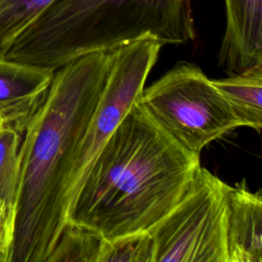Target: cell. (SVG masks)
<instances>
[{"mask_svg":"<svg viewBox=\"0 0 262 262\" xmlns=\"http://www.w3.org/2000/svg\"><path fill=\"white\" fill-rule=\"evenodd\" d=\"M117 48L83 55L55 70L45 99L21 134V175L10 262H46L68 222L66 184Z\"/></svg>","mask_w":262,"mask_h":262,"instance_id":"cell-1","label":"cell"},{"mask_svg":"<svg viewBox=\"0 0 262 262\" xmlns=\"http://www.w3.org/2000/svg\"><path fill=\"white\" fill-rule=\"evenodd\" d=\"M200 156L172 139L139 98L91 164L68 215L105 239L146 232L188 189Z\"/></svg>","mask_w":262,"mask_h":262,"instance_id":"cell-2","label":"cell"},{"mask_svg":"<svg viewBox=\"0 0 262 262\" xmlns=\"http://www.w3.org/2000/svg\"><path fill=\"white\" fill-rule=\"evenodd\" d=\"M143 37L163 45L193 40L191 0H55L4 57L55 71Z\"/></svg>","mask_w":262,"mask_h":262,"instance_id":"cell-3","label":"cell"},{"mask_svg":"<svg viewBox=\"0 0 262 262\" xmlns=\"http://www.w3.org/2000/svg\"><path fill=\"white\" fill-rule=\"evenodd\" d=\"M139 100L172 139L196 156L239 126L227 99L194 64L175 66L143 89Z\"/></svg>","mask_w":262,"mask_h":262,"instance_id":"cell-4","label":"cell"},{"mask_svg":"<svg viewBox=\"0 0 262 262\" xmlns=\"http://www.w3.org/2000/svg\"><path fill=\"white\" fill-rule=\"evenodd\" d=\"M228 190L200 167L181 200L148 230L155 262H227Z\"/></svg>","mask_w":262,"mask_h":262,"instance_id":"cell-5","label":"cell"},{"mask_svg":"<svg viewBox=\"0 0 262 262\" xmlns=\"http://www.w3.org/2000/svg\"><path fill=\"white\" fill-rule=\"evenodd\" d=\"M162 46L163 44L155 38L143 37L117 48L106 85L72 163L63 193L67 221L91 164L130 107L140 97Z\"/></svg>","mask_w":262,"mask_h":262,"instance_id":"cell-6","label":"cell"},{"mask_svg":"<svg viewBox=\"0 0 262 262\" xmlns=\"http://www.w3.org/2000/svg\"><path fill=\"white\" fill-rule=\"evenodd\" d=\"M55 71L0 56V120L23 134L42 104Z\"/></svg>","mask_w":262,"mask_h":262,"instance_id":"cell-7","label":"cell"},{"mask_svg":"<svg viewBox=\"0 0 262 262\" xmlns=\"http://www.w3.org/2000/svg\"><path fill=\"white\" fill-rule=\"evenodd\" d=\"M219 66L229 75L262 71V0H224Z\"/></svg>","mask_w":262,"mask_h":262,"instance_id":"cell-8","label":"cell"},{"mask_svg":"<svg viewBox=\"0 0 262 262\" xmlns=\"http://www.w3.org/2000/svg\"><path fill=\"white\" fill-rule=\"evenodd\" d=\"M226 245L227 262H262V190L244 181L229 186Z\"/></svg>","mask_w":262,"mask_h":262,"instance_id":"cell-9","label":"cell"},{"mask_svg":"<svg viewBox=\"0 0 262 262\" xmlns=\"http://www.w3.org/2000/svg\"><path fill=\"white\" fill-rule=\"evenodd\" d=\"M212 81L227 99L239 126L262 130V71Z\"/></svg>","mask_w":262,"mask_h":262,"instance_id":"cell-10","label":"cell"},{"mask_svg":"<svg viewBox=\"0 0 262 262\" xmlns=\"http://www.w3.org/2000/svg\"><path fill=\"white\" fill-rule=\"evenodd\" d=\"M103 237L74 222H68L46 262H98Z\"/></svg>","mask_w":262,"mask_h":262,"instance_id":"cell-11","label":"cell"},{"mask_svg":"<svg viewBox=\"0 0 262 262\" xmlns=\"http://www.w3.org/2000/svg\"><path fill=\"white\" fill-rule=\"evenodd\" d=\"M21 133L9 126L0 130V199L15 213L21 175Z\"/></svg>","mask_w":262,"mask_h":262,"instance_id":"cell-12","label":"cell"},{"mask_svg":"<svg viewBox=\"0 0 262 262\" xmlns=\"http://www.w3.org/2000/svg\"><path fill=\"white\" fill-rule=\"evenodd\" d=\"M55 0H0V56Z\"/></svg>","mask_w":262,"mask_h":262,"instance_id":"cell-13","label":"cell"},{"mask_svg":"<svg viewBox=\"0 0 262 262\" xmlns=\"http://www.w3.org/2000/svg\"><path fill=\"white\" fill-rule=\"evenodd\" d=\"M98 262H155V244L148 231L103 238Z\"/></svg>","mask_w":262,"mask_h":262,"instance_id":"cell-14","label":"cell"},{"mask_svg":"<svg viewBox=\"0 0 262 262\" xmlns=\"http://www.w3.org/2000/svg\"><path fill=\"white\" fill-rule=\"evenodd\" d=\"M15 231V213L0 199V262H10Z\"/></svg>","mask_w":262,"mask_h":262,"instance_id":"cell-15","label":"cell"},{"mask_svg":"<svg viewBox=\"0 0 262 262\" xmlns=\"http://www.w3.org/2000/svg\"><path fill=\"white\" fill-rule=\"evenodd\" d=\"M2 126H3V124H2V122H1V120H0V130H1V128H2Z\"/></svg>","mask_w":262,"mask_h":262,"instance_id":"cell-16","label":"cell"}]
</instances>
